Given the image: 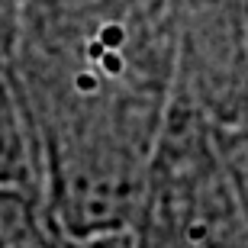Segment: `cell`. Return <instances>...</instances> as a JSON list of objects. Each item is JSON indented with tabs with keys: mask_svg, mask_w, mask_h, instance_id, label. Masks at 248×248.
Masks as SVG:
<instances>
[{
	"mask_svg": "<svg viewBox=\"0 0 248 248\" xmlns=\"http://www.w3.org/2000/svg\"><path fill=\"white\" fill-rule=\"evenodd\" d=\"M68 242V239H64ZM136 235L132 239H116V242H87V245H78V242H68V248H132Z\"/></svg>",
	"mask_w": 248,
	"mask_h": 248,
	"instance_id": "obj_3",
	"label": "cell"
},
{
	"mask_svg": "<svg viewBox=\"0 0 248 248\" xmlns=\"http://www.w3.org/2000/svg\"><path fill=\"white\" fill-rule=\"evenodd\" d=\"M132 248H248V200L210 132L165 123Z\"/></svg>",
	"mask_w": 248,
	"mask_h": 248,
	"instance_id": "obj_1",
	"label": "cell"
},
{
	"mask_svg": "<svg viewBox=\"0 0 248 248\" xmlns=\"http://www.w3.org/2000/svg\"><path fill=\"white\" fill-rule=\"evenodd\" d=\"M0 213H3L0 219L3 248H68L48 203L3 193Z\"/></svg>",
	"mask_w": 248,
	"mask_h": 248,
	"instance_id": "obj_2",
	"label": "cell"
},
{
	"mask_svg": "<svg viewBox=\"0 0 248 248\" xmlns=\"http://www.w3.org/2000/svg\"><path fill=\"white\" fill-rule=\"evenodd\" d=\"M242 48H245V64H248V19H245V32H242Z\"/></svg>",
	"mask_w": 248,
	"mask_h": 248,
	"instance_id": "obj_4",
	"label": "cell"
}]
</instances>
